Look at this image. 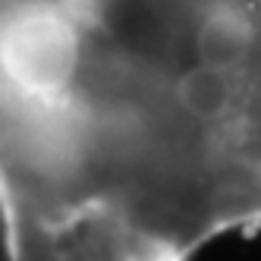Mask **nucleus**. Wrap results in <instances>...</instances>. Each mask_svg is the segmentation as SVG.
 Instances as JSON below:
<instances>
[{
	"label": "nucleus",
	"instance_id": "obj_1",
	"mask_svg": "<svg viewBox=\"0 0 261 261\" xmlns=\"http://www.w3.org/2000/svg\"><path fill=\"white\" fill-rule=\"evenodd\" d=\"M4 220L10 261H151L117 230L95 220Z\"/></svg>",
	"mask_w": 261,
	"mask_h": 261
}]
</instances>
